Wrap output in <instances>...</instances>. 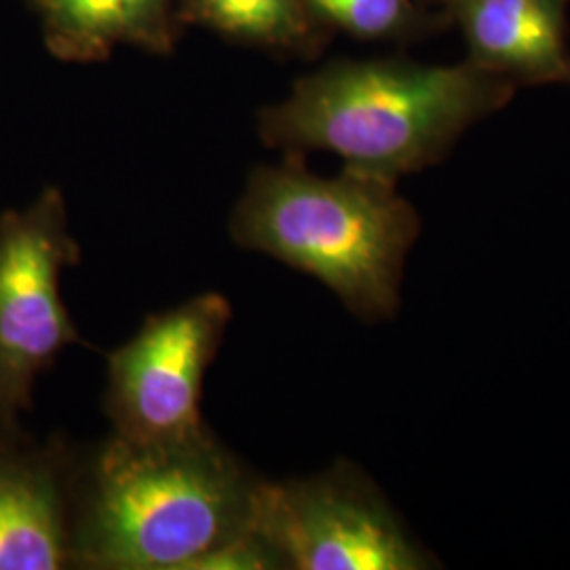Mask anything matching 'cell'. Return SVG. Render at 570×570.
Wrapping results in <instances>:
<instances>
[{
    "label": "cell",
    "instance_id": "1",
    "mask_svg": "<svg viewBox=\"0 0 570 570\" xmlns=\"http://www.w3.org/2000/svg\"><path fill=\"white\" fill-rule=\"evenodd\" d=\"M261 484L212 429L159 446L112 435L79 456L75 569L197 570L254 529Z\"/></svg>",
    "mask_w": 570,
    "mask_h": 570
},
{
    "label": "cell",
    "instance_id": "2",
    "mask_svg": "<svg viewBox=\"0 0 570 570\" xmlns=\"http://www.w3.org/2000/svg\"><path fill=\"white\" fill-rule=\"evenodd\" d=\"M510 96L511 81L471 61H343L298 81L263 129L271 144L330 150L346 167L397 180L442 161Z\"/></svg>",
    "mask_w": 570,
    "mask_h": 570
},
{
    "label": "cell",
    "instance_id": "3",
    "mask_svg": "<svg viewBox=\"0 0 570 570\" xmlns=\"http://www.w3.org/2000/svg\"><path fill=\"white\" fill-rule=\"evenodd\" d=\"M233 242L311 275L366 324L400 311L421 218L395 180L346 167L322 178L305 165L263 167L230 220Z\"/></svg>",
    "mask_w": 570,
    "mask_h": 570
},
{
    "label": "cell",
    "instance_id": "4",
    "mask_svg": "<svg viewBox=\"0 0 570 570\" xmlns=\"http://www.w3.org/2000/svg\"><path fill=\"white\" fill-rule=\"evenodd\" d=\"M254 527L284 569L421 570L438 560L387 497L348 461L285 482L263 480Z\"/></svg>",
    "mask_w": 570,
    "mask_h": 570
},
{
    "label": "cell",
    "instance_id": "5",
    "mask_svg": "<svg viewBox=\"0 0 570 570\" xmlns=\"http://www.w3.org/2000/svg\"><path fill=\"white\" fill-rule=\"evenodd\" d=\"M79 261L58 188L0 214V428H20L37 379L82 343L61 301V273Z\"/></svg>",
    "mask_w": 570,
    "mask_h": 570
},
{
    "label": "cell",
    "instance_id": "6",
    "mask_svg": "<svg viewBox=\"0 0 570 570\" xmlns=\"http://www.w3.org/2000/svg\"><path fill=\"white\" fill-rule=\"evenodd\" d=\"M230 317L225 296L207 292L150 315L136 336L108 355L104 410L117 438L159 446L209 431L202 416L205 372Z\"/></svg>",
    "mask_w": 570,
    "mask_h": 570
},
{
    "label": "cell",
    "instance_id": "7",
    "mask_svg": "<svg viewBox=\"0 0 570 570\" xmlns=\"http://www.w3.org/2000/svg\"><path fill=\"white\" fill-rule=\"evenodd\" d=\"M79 452L60 435L0 428V570L75 569L72 489Z\"/></svg>",
    "mask_w": 570,
    "mask_h": 570
},
{
    "label": "cell",
    "instance_id": "8",
    "mask_svg": "<svg viewBox=\"0 0 570 570\" xmlns=\"http://www.w3.org/2000/svg\"><path fill=\"white\" fill-rule=\"evenodd\" d=\"M471 63L508 81L569 77L564 0H450Z\"/></svg>",
    "mask_w": 570,
    "mask_h": 570
},
{
    "label": "cell",
    "instance_id": "9",
    "mask_svg": "<svg viewBox=\"0 0 570 570\" xmlns=\"http://www.w3.org/2000/svg\"><path fill=\"white\" fill-rule=\"evenodd\" d=\"M49 47L61 58H91L115 42L142 37L165 0H32Z\"/></svg>",
    "mask_w": 570,
    "mask_h": 570
},
{
    "label": "cell",
    "instance_id": "10",
    "mask_svg": "<svg viewBox=\"0 0 570 570\" xmlns=\"http://www.w3.org/2000/svg\"><path fill=\"white\" fill-rule=\"evenodd\" d=\"M205 16L226 32L256 41H289L303 32L296 0H199Z\"/></svg>",
    "mask_w": 570,
    "mask_h": 570
},
{
    "label": "cell",
    "instance_id": "11",
    "mask_svg": "<svg viewBox=\"0 0 570 570\" xmlns=\"http://www.w3.org/2000/svg\"><path fill=\"white\" fill-rule=\"evenodd\" d=\"M315 11L364 39H383L410 20L407 0H308Z\"/></svg>",
    "mask_w": 570,
    "mask_h": 570
},
{
    "label": "cell",
    "instance_id": "12",
    "mask_svg": "<svg viewBox=\"0 0 570 570\" xmlns=\"http://www.w3.org/2000/svg\"><path fill=\"white\" fill-rule=\"evenodd\" d=\"M567 82H570V63H569V77H567Z\"/></svg>",
    "mask_w": 570,
    "mask_h": 570
}]
</instances>
